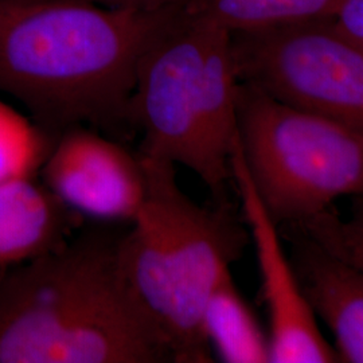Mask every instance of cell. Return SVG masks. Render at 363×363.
<instances>
[{
  "label": "cell",
  "mask_w": 363,
  "mask_h": 363,
  "mask_svg": "<svg viewBox=\"0 0 363 363\" xmlns=\"http://www.w3.org/2000/svg\"><path fill=\"white\" fill-rule=\"evenodd\" d=\"M289 228L363 269V213H354L350 220H342L334 208H330L312 220Z\"/></svg>",
  "instance_id": "5bb4252c"
},
{
  "label": "cell",
  "mask_w": 363,
  "mask_h": 363,
  "mask_svg": "<svg viewBox=\"0 0 363 363\" xmlns=\"http://www.w3.org/2000/svg\"><path fill=\"white\" fill-rule=\"evenodd\" d=\"M186 3L142 10L0 0V91L26 105L54 139L85 123L130 121L144 52Z\"/></svg>",
  "instance_id": "6da1fadb"
},
{
  "label": "cell",
  "mask_w": 363,
  "mask_h": 363,
  "mask_svg": "<svg viewBox=\"0 0 363 363\" xmlns=\"http://www.w3.org/2000/svg\"><path fill=\"white\" fill-rule=\"evenodd\" d=\"M40 169L52 194L91 218L130 222L143 203L145 177L139 154L132 155L81 125L55 138Z\"/></svg>",
  "instance_id": "ba28073f"
},
{
  "label": "cell",
  "mask_w": 363,
  "mask_h": 363,
  "mask_svg": "<svg viewBox=\"0 0 363 363\" xmlns=\"http://www.w3.org/2000/svg\"><path fill=\"white\" fill-rule=\"evenodd\" d=\"M140 156L145 194L117 241L130 292L169 345L175 363H208L203 312L220 276L247 242L232 205L201 206L179 187L172 163Z\"/></svg>",
  "instance_id": "3957f363"
},
{
  "label": "cell",
  "mask_w": 363,
  "mask_h": 363,
  "mask_svg": "<svg viewBox=\"0 0 363 363\" xmlns=\"http://www.w3.org/2000/svg\"><path fill=\"white\" fill-rule=\"evenodd\" d=\"M208 347L226 363H271L269 335L234 283L230 269L220 276L203 312Z\"/></svg>",
  "instance_id": "8fae6325"
},
{
  "label": "cell",
  "mask_w": 363,
  "mask_h": 363,
  "mask_svg": "<svg viewBox=\"0 0 363 363\" xmlns=\"http://www.w3.org/2000/svg\"><path fill=\"white\" fill-rule=\"evenodd\" d=\"M74 1H84L97 6L105 7H117V9H142V10H156V9H166L183 4L189 0H74Z\"/></svg>",
  "instance_id": "2e32d148"
},
{
  "label": "cell",
  "mask_w": 363,
  "mask_h": 363,
  "mask_svg": "<svg viewBox=\"0 0 363 363\" xmlns=\"http://www.w3.org/2000/svg\"><path fill=\"white\" fill-rule=\"evenodd\" d=\"M284 229L298 283L315 316L335 337L339 361L363 363V269L296 229Z\"/></svg>",
  "instance_id": "9c48e42d"
},
{
  "label": "cell",
  "mask_w": 363,
  "mask_h": 363,
  "mask_svg": "<svg viewBox=\"0 0 363 363\" xmlns=\"http://www.w3.org/2000/svg\"><path fill=\"white\" fill-rule=\"evenodd\" d=\"M331 19L349 38L363 48V0H343Z\"/></svg>",
  "instance_id": "9a60e30c"
},
{
  "label": "cell",
  "mask_w": 363,
  "mask_h": 363,
  "mask_svg": "<svg viewBox=\"0 0 363 363\" xmlns=\"http://www.w3.org/2000/svg\"><path fill=\"white\" fill-rule=\"evenodd\" d=\"M343 0H189L187 7L230 33L330 19Z\"/></svg>",
  "instance_id": "7c38bea8"
},
{
  "label": "cell",
  "mask_w": 363,
  "mask_h": 363,
  "mask_svg": "<svg viewBox=\"0 0 363 363\" xmlns=\"http://www.w3.org/2000/svg\"><path fill=\"white\" fill-rule=\"evenodd\" d=\"M54 140L35 121L0 101V184L33 178Z\"/></svg>",
  "instance_id": "4fadbf2b"
},
{
  "label": "cell",
  "mask_w": 363,
  "mask_h": 363,
  "mask_svg": "<svg viewBox=\"0 0 363 363\" xmlns=\"http://www.w3.org/2000/svg\"><path fill=\"white\" fill-rule=\"evenodd\" d=\"M238 86L230 31L186 3L138 69L130 123L143 132L139 155L191 169L216 202H228Z\"/></svg>",
  "instance_id": "277c9868"
},
{
  "label": "cell",
  "mask_w": 363,
  "mask_h": 363,
  "mask_svg": "<svg viewBox=\"0 0 363 363\" xmlns=\"http://www.w3.org/2000/svg\"><path fill=\"white\" fill-rule=\"evenodd\" d=\"M230 172L256 247L261 294L269 315L271 363L340 362L335 347L319 330L294 264L283 247L279 223L265 208L249 175L238 136L230 155Z\"/></svg>",
  "instance_id": "52a82bcc"
},
{
  "label": "cell",
  "mask_w": 363,
  "mask_h": 363,
  "mask_svg": "<svg viewBox=\"0 0 363 363\" xmlns=\"http://www.w3.org/2000/svg\"><path fill=\"white\" fill-rule=\"evenodd\" d=\"M230 38L241 84L363 132V48L331 18L234 31Z\"/></svg>",
  "instance_id": "8992f818"
},
{
  "label": "cell",
  "mask_w": 363,
  "mask_h": 363,
  "mask_svg": "<svg viewBox=\"0 0 363 363\" xmlns=\"http://www.w3.org/2000/svg\"><path fill=\"white\" fill-rule=\"evenodd\" d=\"M70 220L72 210L33 178L0 184V267L62 247Z\"/></svg>",
  "instance_id": "30bf717a"
},
{
  "label": "cell",
  "mask_w": 363,
  "mask_h": 363,
  "mask_svg": "<svg viewBox=\"0 0 363 363\" xmlns=\"http://www.w3.org/2000/svg\"><path fill=\"white\" fill-rule=\"evenodd\" d=\"M238 139L274 220L296 226L343 196L363 198V132L283 104L240 82Z\"/></svg>",
  "instance_id": "5b68a950"
},
{
  "label": "cell",
  "mask_w": 363,
  "mask_h": 363,
  "mask_svg": "<svg viewBox=\"0 0 363 363\" xmlns=\"http://www.w3.org/2000/svg\"><path fill=\"white\" fill-rule=\"evenodd\" d=\"M355 213H363V198H357V203H355Z\"/></svg>",
  "instance_id": "e0dca14e"
},
{
  "label": "cell",
  "mask_w": 363,
  "mask_h": 363,
  "mask_svg": "<svg viewBox=\"0 0 363 363\" xmlns=\"http://www.w3.org/2000/svg\"><path fill=\"white\" fill-rule=\"evenodd\" d=\"M117 241L65 242L0 277V363L174 362L124 279Z\"/></svg>",
  "instance_id": "7a4b0ae2"
}]
</instances>
